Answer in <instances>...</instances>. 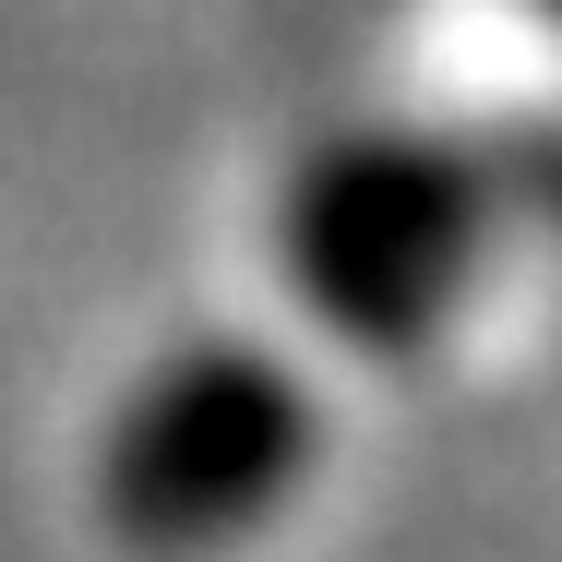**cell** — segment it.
<instances>
[{"instance_id":"6da1fadb","label":"cell","mask_w":562,"mask_h":562,"mask_svg":"<svg viewBox=\"0 0 562 562\" xmlns=\"http://www.w3.org/2000/svg\"><path fill=\"white\" fill-rule=\"evenodd\" d=\"M324 467V395L263 336H180L109 395L85 503L132 562H216L263 539Z\"/></svg>"},{"instance_id":"7a4b0ae2","label":"cell","mask_w":562,"mask_h":562,"mask_svg":"<svg viewBox=\"0 0 562 562\" xmlns=\"http://www.w3.org/2000/svg\"><path fill=\"white\" fill-rule=\"evenodd\" d=\"M491 227H503V204H491L467 144L359 120V132H324L276 180L263 239H276V288L324 336L407 359L467 312L479 263H491Z\"/></svg>"},{"instance_id":"3957f363","label":"cell","mask_w":562,"mask_h":562,"mask_svg":"<svg viewBox=\"0 0 562 562\" xmlns=\"http://www.w3.org/2000/svg\"><path fill=\"white\" fill-rule=\"evenodd\" d=\"M539 12H551V24H562V0H539Z\"/></svg>"}]
</instances>
